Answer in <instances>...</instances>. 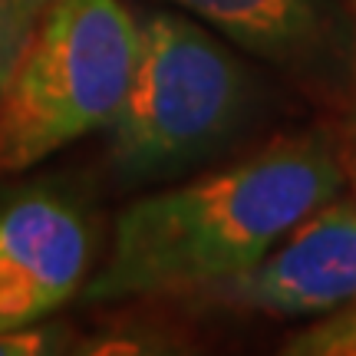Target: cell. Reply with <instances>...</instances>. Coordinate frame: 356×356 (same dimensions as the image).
<instances>
[{"label":"cell","instance_id":"obj_12","mask_svg":"<svg viewBox=\"0 0 356 356\" xmlns=\"http://www.w3.org/2000/svg\"><path fill=\"white\" fill-rule=\"evenodd\" d=\"M20 3H24V7H26L30 13H33V17H40V13L47 10V7H50L53 0H20Z\"/></svg>","mask_w":356,"mask_h":356},{"label":"cell","instance_id":"obj_5","mask_svg":"<svg viewBox=\"0 0 356 356\" xmlns=\"http://www.w3.org/2000/svg\"><path fill=\"white\" fill-rule=\"evenodd\" d=\"M204 297L267 317H323L356 304V202L340 191L264 261Z\"/></svg>","mask_w":356,"mask_h":356},{"label":"cell","instance_id":"obj_8","mask_svg":"<svg viewBox=\"0 0 356 356\" xmlns=\"http://www.w3.org/2000/svg\"><path fill=\"white\" fill-rule=\"evenodd\" d=\"M76 330L63 320H30L0 330V356H47V353H76Z\"/></svg>","mask_w":356,"mask_h":356},{"label":"cell","instance_id":"obj_6","mask_svg":"<svg viewBox=\"0 0 356 356\" xmlns=\"http://www.w3.org/2000/svg\"><path fill=\"white\" fill-rule=\"evenodd\" d=\"M231 47L307 79L353 66V17L340 0H168Z\"/></svg>","mask_w":356,"mask_h":356},{"label":"cell","instance_id":"obj_1","mask_svg":"<svg viewBox=\"0 0 356 356\" xmlns=\"http://www.w3.org/2000/svg\"><path fill=\"white\" fill-rule=\"evenodd\" d=\"M343 191L337 132L307 129L129 202L83 304L204 293L264 261L304 218Z\"/></svg>","mask_w":356,"mask_h":356},{"label":"cell","instance_id":"obj_13","mask_svg":"<svg viewBox=\"0 0 356 356\" xmlns=\"http://www.w3.org/2000/svg\"><path fill=\"white\" fill-rule=\"evenodd\" d=\"M353 73H356V13H353Z\"/></svg>","mask_w":356,"mask_h":356},{"label":"cell","instance_id":"obj_2","mask_svg":"<svg viewBox=\"0 0 356 356\" xmlns=\"http://www.w3.org/2000/svg\"><path fill=\"white\" fill-rule=\"evenodd\" d=\"M264 86L221 33L185 10L139 13V63L106 136L119 188L178 181L254 126Z\"/></svg>","mask_w":356,"mask_h":356},{"label":"cell","instance_id":"obj_10","mask_svg":"<svg viewBox=\"0 0 356 356\" xmlns=\"http://www.w3.org/2000/svg\"><path fill=\"white\" fill-rule=\"evenodd\" d=\"M33 24H37V17L20 0H0V96H3V86H7L20 53H24Z\"/></svg>","mask_w":356,"mask_h":356},{"label":"cell","instance_id":"obj_9","mask_svg":"<svg viewBox=\"0 0 356 356\" xmlns=\"http://www.w3.org/2000/svg\"><path fill=\"white\" fill-rule=\"evenodd\" d=\"M172 350H175L172 337L152 330V327H139V330L113 327V330L89 337L83 340V346H76V353H172Z\"/></svg>","mask_w":356,"mask_h":356},{"label":"cell","instance_id":"obj_11","mask_svg":"<svg viewBox=\"0 0 356 356\" xmlns=\"http://www.w3.org/2000/svg\"><path fill=\"white\" fill-rule=\"evenodd\" d=\"M337 155H340V168H343V195L356 202V119L343 132H337Z\"/></svg>","mask_w":356,"mask_h":356},{"label":"cell","instance_id":"obj_4","mask_svg":"<svg viewBox=\"0 0 356 356\" xmlns=\"http://www.w3.org/2000/svg\"><path fill=\"white\" fill-rule=\"evenodd\" d=\"M96 221L60 181H0V330L53 317L83 293Z\"/></svg>","mask_w":356,"mask_h":356},{"label":"cell","instance_id":"obj_3","mask_svg":"<svg viewBox=\"0 0 356 356\" xmlns=\"http://www.w3.org/2000/svg\"><path fill=\"white\" fill-rule=\"evenodd\" d=\"M139 63V13L122 0H53L0 96V175L102 132Z\"/></svg>","mask_w":356,"mask_h":356},{"label":"cell","instance_id":"obj_7","mask_svg":"<svg viewBox=\"0 0 356 356\" xmlns=\"http://www.w3.org/2000/svg\"><path fill=\"white\" fill-rule=\"evenodd\" d=\"M287 356H356V304L317 317L310 327L287 337Z\"/></svg>","mask_w":356,"mask_h":356}]
</instances>
